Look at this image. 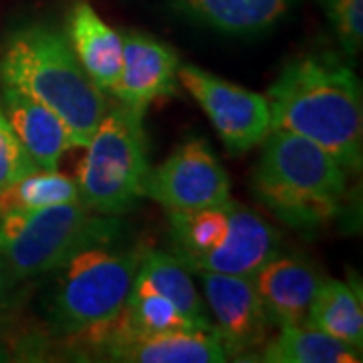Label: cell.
Here are the masks:
<instances>
[{
	"mask_svg": "<svg viewBox=\"0 0 363 363\" xmlns=\"http://www.w3.org/2000/svg\"><path fill=\"white\" fill-rule=\"evenodd\" d=\"M26 283H18L9 271L6 262L0 259V323L11 319L16 309L21 307L23 286Z\"/></svg>",
	"mask_w": 363,
	"mask_h": 363,
	"instance_id": "cb8c5ba5",
	"label": "cell"
},
{
	"mask_svg": "<svg viewBox=\"0 0 363 363\" xmlns=\"http://www.w3.org/2000/svg\"><path fill=\"white\" fill-rule=\"evenodd\" d=\"M131 289L152 291L169 298L174 307L198 329H214L204 298L200 297L192 272L169 250L143 247L140 267Z\"/></svg>",
	"mask_w": 363,
	"mask_h": 363,
	"instance_id": "e0dca14e",
	"label": "cell"
},
{
	"mask_svg": "<svg viewBox=\"0 0 363 363\" xmlns=\"http://www.w3.org/2000/svg\"><path fill=\"white\" fill-rule=\"evenodd\" d=\"M143 247L121 242L91 247L51 272L40 315L52 337L71 353H85L93 339L105 333L121 315Z\"/></svg>",
	"mask_w": 363,
	"mask_h": 363,
	"instance_id": "3957f363",
	"label": "cell"
},
{
	"mask_svg": "<svg viewBox=\"0 0 363 363\" xmlns=\"http://www.w3.org/2000/svg\"><path fill=\"white\" fill-rule=\"evenodd\" d=\"M202 291L212 325L220 337L228 359H247L259 353L274 329L260 303L252 277L200 272Z\"/></svg>",
	"mask_w": 363,
	"mask_h": 363,
	"instance_id": "30bf717a",
	"label": "cell"
},
{
	"mask_svg": "<svg viewBox=\"0 0 363 363\" xmlns=\"http://www.w3.org/2000/svg\"><path fill=\"white\" fill-rule=\"evenodd\" d=\"M295 0H174L182 18L230 37H250L269 30Z\"/></svg>",
	"mask_w": 363,
	"mask_h": 363,
	"instance_id": "2e32d148",
	"label": "cell"
},
{
	"mask_svg": "<svg viewBox=\"0 0 363 363\" xmlns=\"http://www.w3.org/2000/svg\"><path fill=\"white\" fill-rule=\"evenodd\" d=\"M143 113L125 105L109 107L85 143L77 168L79 200L105 216H123L143 198L150 172Z\"/></svg>",
	"mask_w": 363,
	"mask_h": 363,
	"instance_id": "52a82bcc",
	"label": "cell"
},
{
	"mask_svg": "<svg viewBox=\"0 0 363 363\" xmlns=\"http://www.w3.org/2000/svg\"><path fill=\"white\" fill-rule=\"evenodd\" d=\"M307 325L323 331L331 337L363 350V309L362 293L355 286L337 279H327L317 286L313 297Z\"/></svg>",
	"mask_w": 363,
	"mask_h": 363,
	"instance_id": "d6986e66",
	"label": "cell"
},
{
	"mask_svg": "<svg viewBox=\"0 0 363 363\" xmlns=\"http://www.w3.org/2000/svg\"><path fill=\"white\" fill-rule=\"evenodd\" d=\"M277 335L260 347L262 363H359L362 351L327 335L311 325L277 327Z\"/></svg>",
	"mask_w": 363,
	"mask_h": 363,
	"instance_id": "ac0fdd59",
	"label": "cell"
},
{
	"mask_svg": "<svg viewBox=\"0 0 363 363\" xmlns=\"http://www.w3.org/2000/svg\"><path fill=\"white\" fill-rule=\"evenodd\" d=\"M63 30L87 77L104 93H109L121 69V33L107 25L87 0H77L69 9Z\"/></svg>",
	"mask_w": 363,
	"mask_h": 363,
	"instance_id": "9a60e30c",
	"label": "cell"
},
{
	"mask_svg": "<svg viewBox=\"0 0 363 363\" xmlns=\"http://www.w3.org/2000/svg\"><path fill=\"white\" fill-rule=\"evenodd\" d=\"M0 105L16 138L39 168L57 169L61 157L77 147L65 121L37 99L0 85Z\"/></svg>",
	"mask_w": 363,
	"mask_h": 363,
	"instance_id": "5bb4252c",
	"label": "cell"
},
{
	"mask_svg": "<svg viewBox=\"0 0 363 363\" xmlns=\"http://www.w3.org/2000/svg\"><path fill=\"white\" fill-rule=\"evenodd\" d=\"M121 40V69L109 93L117 104L145 116L154 101L176 95L180 57L168 43L142 30H123Z\"/></svg>",
	"mask_w": 363,
	"mask_h": 363,
	"instance_id": "7c38bea8",
	"label": "cell"
},
{
	"mask_svg": "<svg viewBox=\"0 0 363 363\" xmlns=\"http://www.w3.org/2000/svg\"><path fill=\"white\" fill-rule=\"evenodd\" d=\"M77 200L75 180L59 169L35 168L0 192V216L6 212H33Z\"/></svg>",
	"mask_w": 363,
	"mask_h": 363,
	"instance_id": "ffe728a7",
	"label": "cell"
},
{
	"mask_svg": "<svg viewBox=\"0 0 363 363\" xmlns=\"http://www.w3.org/2000/svg\"><path fill=\"white\" fill-rule=\"evenodd\" d=\"M128 333H162L176 329H198L182 315L169 298L152 291L131 289L121 315L111 325Z\"/></svg>",
	"mask_w": 363,
	"mask_h": 363,
	"instance_id": "44dd1931",
	"label": "cell"
},
{
	"mask_svg": "<svg viewBox=\"0 0 363 363\" xmlns=\"http://www.w3.org/2000/svg\"><path fill=\"white\" fill-rule=\"evenodd\" d=\"M169 252L192 272L247 274L281 252L283 236L233 198L216 206L168 212Z\"/></svg>",
	"mask_w": 363,
	"mask_h": 363,
	"instance_id": "5b68a950",
	"label": "cell"
},
{
	"mask_svg": "<svg viewBox=\"0 0 363 363\" xmlns=\"http://www.w3.org/2000/svg\"><path fill=\"white\" fill-rule=\"evenodd\" d=\"M252 172V192L279 220L313 230L343 212L350 172L317 143L289 131L271 130Z\"/></svg>",
	"mask_w": 363,
	"mask_h": 363,
	"instance_id": "277c9868",
	"label": "cell"
},
{
	"mask_svg": "<svg viewBox=\"0 0 363 363\" xmlns=\"http://www.w3.org/2000/svg\"><path fill=\"white\" fill-rule=\"evenodd\" d=\"M250 277L272 327L307 323L313 297L323 281L311 260L279 252Z\"/></svg>",
	"mask_w": 363,
	"mask_h": 363,
	"instance_id": "4fadbf2b",
	"label": "cell"
},
{
	"mask_svg": "<svg viewBox=\"0 0 363 363\" xmlns=\"http://www.w3.org/2000/svg\"><path fill=\"white\" fill-rule=\"evenodd\" d=\"M272 130L317 143L350 174L363 168V95L357 75L335 52L289 59L267 91Z\"/></svg>",
	"mask_w": 363,
	"mask_h": 363,
	"instance_id": "6da1fadb",
	"label": "cell"
},
{
	"mask_svg": "<svg viewBox=\"0 0 363 363\" xmlns=\"http://www.w3.org/2000/svg\"><path fill=\"white\" fill-rule=\"evenodd\" d=\"M0 85L47 105L61 117L77 147L89 142L109 109L105 93L83 71L63 28L23 23L0 40Z\"/></svg>",
	"mask_w": 363,
	"mask_h": 363,
	"instance_id": "7a4b0ae2",
	"label": "cell"
},
{
	"mask_svg": "<svg viewBox=\"0 0 363 363\" xmlns=\"http://www.w3.org/2000/svg\"><path fill=\"white\" fill-rule=\"evenodd\" d=\"M319 2L341 52L350 59H355L363 49V0Z\"/></svg>",
	"mask_w": 363,
	"mask_h": 363,
	"instance_id": "7402d4cb",
	"label": "cell"
},
{
	"mask_svg": "<svg viewBox=\"0 0 363 363\" xmlns=\"http://www.w3.org/2000/svg\"><path fill=\"white\" fill-rule=\"evenodd\" d=\"M35 168L39 166L33 162L25 145L16 138L0 105V192Z\"/></svg>",
	"mask_w": 363,
	"mask_h": 363,
	"instance_id": "603a6c76",
	"label": "cell"
},
{
	"mask_svg": "<svg viewBox=\"0 0 363 363\" xmlns=\"http://www.w3.org/2000/svg\"><path fill=\"white\" fill-rule=\"evenodd\" d=\"M91 359L116 363H224L230 362L216 329H176L162 333H128L109 327L93 339Z\"/></svg>",
	"mask_w": 363,
	"mask_h": 363,
	"instance_id": "8fae6325",
	"label": "cell"
},
{
	"mask_svg": "<svg viewBox=\"0 0 363 363\" xmlns=\"http://www.w3.org/2000/svg\"><path fill=\"white\" fill-rule=\"evenodd\" d=\"M178 83L202 107L222 143L234 156L250 152L271 133L267 95L234 85L192 63L178 67Z\"/></svg>",
	"mask_w": 363,
	"mask_h": 363,
	"instance_id": "ba28073f",
	"label": "cell"
},
{
	"mask_svg": "<svg viewBox=\"0 0 363 363\" xmlns=\"http://www.w3.org/2000/svg\"><path fill=\"white\" fill-rule=\"evenodd\" d=\"M143 198L166 212H190L216 206L230 196V178L206 140L182 142L160 166L150 168L143 182Z\"/></svg>",
	"mask_w": 363,
	"mask_h": 363,
	"instance_id": "9c48e42d",
	"label": "cell"
},
{
	"mask_svg": "<svg viewBox=\"0 0 363 363\" xmlns=\"http://www.w3.org/2000/svg\"><path fill=\"white\" fill-rule=\"evenodd\" d=\"M125 226L121 216L97 214L81 200L6 212L0 216V259L18 283H30L87 248L121 242Z\"/></svg>",
	"mask_w": 363,
	"mask_h": 363,
	"instance_id": "8992f818",
	"label": "cell"
}]
</instances>
